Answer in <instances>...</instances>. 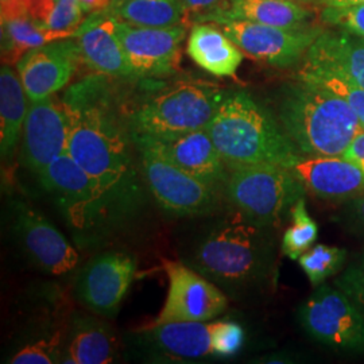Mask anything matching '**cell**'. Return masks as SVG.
<instances>
[{
	"label": "cell",
	"mask_w": 364,
	"mask_h": 364,
	"mask_svg": "<svg viewBox=\"0 0 364 364\" xmlns=\"http://www.w3.org/2000/svg\"><path fill=\"white\" fill-rule=\"evenodd\" d=\"M63 103L69 156L103 191L112 221L130 216L144 203V191L131 156V131L117 115L105 81H80L66 91Z\"/></svg>",
	"instance_id": "6da1fadb"
},
{
	"label": "cell",
	"mask_w": 364,
	"mask_h": 364,
	"mask_svg": "<svg viewBox=\"0 0 364 364\" xmlns=\"http://www.w3.org/2000/svg\"><path fill=\"white\" fill-rule=\"evenodd\" d=\"M267 230L235 210L196 240L186 264L235 296L255 291L273 273L275 254Z\"/></svg>",
	"instance_id": "7a4b0ae2"
},
{
	"label": "cell",
	"mask_w": 364,
	"mask_h": 364,
	"mask_svg": "<svg viewBox=\"0 0 364 364\" xmlns=\"http://www.w3.org/2000/svg\"><path fill=\"white\" fill-rule=\"evenodd\" d=\"M208 131L230 169L248 165L291 169L302 159L281 122L247 92H225Z\"/></svg>",
	"instance_id": "3957f363"
},
{
	"label": "cell",
	"mask_w": 364,
	"mask_h": 364,
	"mask_svg": "<svg viewBox=\"0 0 364 364\" xmlns=\"http://www.w3.org/2000/svg\"><path fill=\"white\" fill-rule=\"evenodd\" d=\"M278 117L301 154L309 156H343L364 129L343 99L301 78L284 88Z\"/></svg>",
	"instance_id": "277c9868"
},
{
	"label": "cell",
	"mask_w": 364,
	"mask_h": 364,
	"mask_svg": "<svg viewBox=\"0 0 364 364\" xmlns=\"http://www.w3.org/2000/svg\"><path fill=\"white\" fill-rule=\"evenodd\" d=\"M224 95L204 81H178L134 109L129 122L131 135L168 141L208 129Z\"/></svg>",
	"instance_id": "5b68a950"
},
{
	"label": "cell",
	"mask_w": 364,
	"mask_h": 364,
	"mask_svg": "<svg viewBox=\"0 0 364 364\" xmlns=\"http://www.w3.org/2000/svg\"><path fill=\"white\" fill-rule=\"evenodd\" d=\"M224 186L236 212L269 230L281 225L306 191L293 170L277 165L231 169Z\"/></svg>",
	"instance_id": "8992f818"
},
{
	"label": "cell",
	"mask_w": 364,
	"mask_h": 364,
	"mask_svg": "<svg viewBox=\"0 0 364 364\" xmlns=\"http://www.w3.org/2000/svg\"><path fill=\"white\" fill-rule=\"evenodd\" d=\"M38 178L75 232L88 236L114 223L103 191L68 151L57 156Z\"/></svg>",
	"instance_id": "52a82bcc"
},
{
	"label": "cell",
	"mask_w": 364,
	"mask_h": 364,
	"mask_svg": "<svg viewBox=\"0 0 364 364\" xmlns=\"http://www.w3.org/2000/svg\"><path fill=\"white\" fill-rule=\"evenodd\" d=\"M299 320L311 338L326 347L364 353V316L338 287H317L301 305Z\"/></svg>",
	"instance_id": "ba28073f"
},
{
	"label": "cell",
	"mask_w": 364,
	"mask_h": 364,
	"mask_svg": "<svg viewBox=\"0 0 364 364\" xmlns=\"http://www.w3.org/2000/svg\"><path fill=\"white\" fill-rule=\"evenodd\" d=\"M135 146L147 188L165 212L174 216H201L218 207L216 188L185 173L150 147Z\"/></svg>",
	"instance_id": "9c48e42d"
},
{
	"label": "cell",
	"mask_w": 364,
	"mask_h": 364,
	"mask_svg": "<svg viewBox=\"0 0 364 364\" xmlns=\"http://www.w3.org/2000/svg\"><path fill=\"white\" fill-rule=\"evenodd\" d=\"M215 23L242 52L275 68H289L304 60L314 41L323 33L318 27L284 28L232 19Z\"/></svg>",
	"instance_id": "30bf717a"
},
{
	"label": "cell",
	"mask_w": 364,
	"mask_h": 364,
	"mask_svg": "<svg viewBox=\"0 0 364 364\" xmlns=\"http://www.w3.org/2000/svg\"><path fill=\"white\" fill-rule=\"evenodd\" d=\"M169 279L168 297L154 321L147 326L178 321H201L220 316L228 306V299L220 287L208 278L180 262H165Z\"/></svg>",
	"instance_id": "8fae6325"
},
{
	"label": "cell",
	"mask_w": 364,
	"mask_h": 364,
	"mask_svg": "<svg viewBox=\"0 0 364 364\" xmlns=\"http://www.w3.org/2000/svg\"><path fill=\"white\" fill-rule=\"evenodd\" d=\"M186 27H141L117 19V34L134 76H164L176 70Z\"/></svg>",
	"instance_id": "7c38bea8"
},
{
	"label": "cell",
	"mask_w": 364,
	"mask_h": 364,
	"mask_svg": "<svg viewBox=\"0 0 364 364\" xmlns=\"http://www.w3.org/2000/svg\"><path fill=\"white\" fill-rule=\"evenodd\" d=\"M81 53L76 38L60 39L26 53L16 70L30 102L53 96L77 72Z\"/></svg>",
	"instance_id": "4fadbf2b"
},
{
	"label": "cell",
	"mask_w": 364,
	"mask_h": 364,
	"mask_svg": "<svg viewBox=\"0 0 364 364\" xmlns=\"http://www.w3.org/2000/svg\"><path fill=\"white\" fill-rule=\"evenodd\" d=\"M69 123L63 100L53 96L30 102L23 127L22 159L41 176L57 156L68 151Z\"/></svg>",
	"instance_id": "5bb4252c"
},
{
	"label": "cell",
	"mask_w": 364,
	"mask_h": 364,
	"mask_svg": "<svg viewBox=\"0 0 364 364\" xmlns=\"http://www.w3.org/2000/svg\"><path fill=\"white\" fill-rule=\"evenodd\" d=\"M136 273V262L126 252H105L82 269L77 279V296L100 314H115Z\"/></svg>",
	"instance_id": "9a60e30c"
},
{
	"label": "cell",
	"mask_w": 364,
	"mask_h": 364,
	"mask_svg": "<svg viewBox=\"0 0 364 364\" xmlns=\"http://www.w3.org/2000/svg\"><path fill=\"white\" fill-rule=\"evenodd\" d=\"M15 230L28 258L45 273L64 275L77 266V251L38 210L16 204Z\"/></svg>",
	"instance_id": "2e32d148"
},
{
	"label": "cell",
	"mask_w": 364,
	"mask_h": 364,
	"mask_svg": "<svg viewBox=\"0 0 364 364\" xmlns=\"http://www.w3.org/2000/svg\"><path fill=\"white\" fill-rule=\"evenodd\" d=\"M134 144H144L168 159L185 173L212 188L225 185L228 178L225 164L213 144L208 129L193 131L174 139H153L132 136Z\"/></svg>",
	"instance_id": "e0dca14e"
},
{
	"label": "cell",
	"mask_w": 364,
	"mask_h": 364,
	"mask_svg": "<svg viewBox=\"0 0 364 364\" xmlns=\"http://www.w3.org/2000/svg\"><path fill=\"white\" fill-rule=\"evenodd\" d=\"M81 61L99 76H134L117 34V19L108 13H95L78 27L76 36Z\"/></svg>",
	"instance_id": "ac0fdd59"
},
{
	"label": "cell",
	"mask_w": 364,
	"mask_h": 364,
	"mask_svg": "<svg viewBox=\"0 0 364 364\" xmlns=\"http://www.w3.org/2000/svg\"><path fill=\"white\" fill-rule=\"evenodd\" d=\"M291 170L321 200L344 203L364 192V169L343 156L302 158Z\"/></svg>",
	"instance_id": "d6986e66"
},
{
	"label": "cell",
	"mask_w": 364,
	"mask_h": 364,
	"mask_svg": "<svg viewBox=\"0 0 364 364\" xmlns=\"http://www.w3.org/2000/svg\"><path fill=\"white\" fill-rule=\"evenodd\" d=\"M141 340L146 344V348H150L165 359L197 360L213 355L210 324L201 321L144 326Z\"/></svg>",
	"instance_id": "ffe728a7"
},
{
	"label": "cell",
	"mask_w": 364,
	"mask_h": 364,
	"mask_svg": "<svg viewBox=\"0 0 364 364\" xmlns=\"http://www.w3.org/2000/svg\"><path fill=\"white\" fill-rule=\"evenodd\" d=\"M311 16V11L294 0H227L219 10L198 22L232 19L267 26L302 28L306 27Z\"/></svg>",
	"instance_id": "44dd1931"
},
{
	"label": "cell",
	"mask_w": 364,
	"mask_h": 364,
	"mask_svg": "<svg viewBox=\"0 0 364 364\" xmlns=\"http://www.w3.org/2000/svg\"><path fill=\"white\" fill-rule=\"evenodd\" d=\"M186 53L197 65L216 77H234L243 61V52L221 28L197 23L192 27Z\"/></svg>",
	"instance_id": "7402d4cb"
},
{
	"label": "cell",
	"mask_w": 364,
	"mask_h": 364,
	"mask_svg": "<svg viewBox=\"0 0 364 364\" xmlns=\"http://www.w3.org/2000/svg\"><path fill=\"white\" fill-rule=\"evenodd\" d=\"M332 68L364 88V38L346 30L323 31L304 57Z\"/></svg>",
	"instance_id": "603a6c76"
},
{
	"label": "cell",
	"mask_w": 364,
	"mask_h": 364,
	"mask_svg": "<svg viewBox=\"0 0 364 364\" xmlns=\"http://www.w3.org/2000/svg\"><path fill=\"white\" fill-rule=\"evenodd\" d=\"M117 353V338L108 326L96 318L84 317L72 326L61 363H112Z\"/></svg>",
	"instance_id": "cb8c5ba5"
},
{
	"label": "cell",
	"mask_w": 364,
	"mask_h": 364,
	"mask_svg": "<svg viewBox=\"0 0 364 364\" xmlns=\"http://www.w3.org/2000/svg\"><path fill=\"white\" fill-rule=\"evenodd\" d=\"M27 95L19 75L11 65L0 69V153L3 162L10 161L19 144L26 122Z\"/></svg>",
	"instance_id": "d4e9b609"
},
{
	"label": "cell",
	"mask_w": 364,
	"mask_h": 364,
	"mask_svg": "<svg viewBox=\"0 0 364 364\" xmlns=\"http://www.w3.org/2000/svg\"><path fill=\"white\" fill-rule=\"evenodd\" d=\"M77 33L49 30L31 16L1 22V63L16 65L26 53L60 39L76 38Z\"/></svg>",
	"instance_id": "484cf974"
},
{
	"label": "cell",
	"mask_w": 364,
	"mask_h": 364,
	"mask_svg": "<svg viewBox=\"0 0 364 364\" xmlns=\"http://www.w3.org/2000/svg\"><path fill=\"white\" fill-rule=\"evenodd\" d=\"M117 19L141 27H171L186 18L180 0H119L107 10Z\"/></svg>",
	"instance_id": "4316f807"
},
{
	"label": "cell",
	"mask_w": 364,
	"mask_h": 364,
	"mask_svg": "<svg viewBox=\"0 0 364 364\" xmlns=\"http://www.w3.org/2000/svg\"><path fill=\"white\" fill-rule=\"evenodd\" d=\"M299 78L312 81L333 92L351 107L364 127V88L338 70L305 58L302 60V66L299 70Z\"/></svg>",
	"instance_id": "83f0119b"
},
{
	"label": "cell",
	"mask_w": 364,
	"mask_h": 364,
	"mask_svg": "<svg viewBox=\"0 0 364 364\" xmlns=\"http://www.w3.org/2000/svg\"><path fill=\"white\" fill-rule=\"evenodd\" d=\"M291 224L287 227L281 250L290 259L299 260V257L312 247L318 236V227L308 213L305 198H299L290 210Z\"/></svg>",
	"instance_id": "f1b7e54d"
},
{
	"label": "cell",
	"mask_w": 364,
	"mask_h": 364,
	"mask_svg": "<svg viewBox=\"0 0 364 364\" xmlns=\"http://www.w3.org/2000/svg\"><path fill=\"white\" fill-rule=\"evenodd\" d=\"M346 260V248L317 245L304 252L299 258V263L313 287H320L329 277L340 272Z\"/></svg>",
	"instance_id": "f546056e"
},
{
	"label": "cell",
	"mask_w": 364,
	"mask_h": 364,
	"mask_svg": "<svg viewBox=\"0 0 364 364\" xmlns=\"http://www.w3.org/2000/svg\"><path fill=\"white\" fill-rule=\"evenodd\" d=\"M245 344V329L232 321L210 323V346L213 355L231 358Z\"/></svg>",
	"instance_id": "4dcf8cb0"
},
{
	"label": "cell",
	"mask_w": 364,
	"mask_h": 364,
	"mask_svg": "<svg viewBox=\"0 0 364 364\" xmlns=\"http://www.w3.org/2000/svg\"><path fill=\"white\" fill-rule=\"evenodd\" d=\"M340 289L364 316V252L358 255L335 281Z\"/></svg>",
	"instance_id": "1f68e13d"
},
{
	"label": "cell",
	"mask_w": 364,
	"mask_h": 364,
	"mask_svg": "<svg viewBox=\"0 0 364 364\" xmlns=\"http://www.w3.org/2000/svg\"><path fill=\"white\" fill-rule=\"evenodd\" d=\"M84 22V13L78 0H58L43 26L58 33H77Z\"/></svg>",
	"instance_id": "d6a6232c"
},
{
	"label": "cell",
	"mask_w": 364,
	"mask_h": 364,
	"mask_svg": "<svg viewBox=\"0 0 364 364\" xmlns=\"http://www.w3.org/2000/svg\"><path fill=\"white\" fill-rule=\"evenodd\" d=\"M323 21L364 38V4L350 7H324Z\"/></svg>",
	"instance_id": "836d02e7"
},
{
	"label": "cell",
	"mask_w": 364,
	"mask_h": 364,
	"mask_svg": "<svg viewBox=\"0 0 364 364\" xmlns=\"http://www.w3.org/2000/svg\"><path fill=\"white\" fill-rule=\"evenodd\" d=\"M63 352L58 350L57 338L39 340L27 344L11 358L13 364H52L61 362Z\"/></svg>",
	"instance_id": "e575fe53"
},
{
	"label": "cell",
	"mask_w": 364,
	"mask_h": 364,
	"mask_svg": "<svg viewBox=\"0 0 364 364\" xmlns=\"http://www.w3.org/2000/svg\"><path fill=\"white\" fill-rule=\"evenodd\" d=\"M336 219L347 231L364 242V192L344 201Z\"/></svg>",
	"instance_id": "d590c367"
},
{
	"label": "cell",
	"mask_w": 364,
	"mask_h": 364,
	"mask_svg": "<svg viewBox=\"0 0 364 364\" xmlns=\"http://www.w3.org/2000/svg\"><path fill=\"white\" fill-rule=\"evenodd\" d=\"M225 1L227 0H180L185 15L188 16L189 14H193L197 16V21L219 10Z\"/></svg>",
	"instance_id": "8d00e7d4"
},
{
	"label": "cell",
	"mask_w": 364,
	"mask_h": 364,
	"mask_svg": "<svg viewBox=\"0 0 364 364\" xmlns=\"http://www.w3.org/2000/svg\"><path fill=\"white\" fill-rule=\"evenodd\" d=\"M57 3L58 0H26L28 16L38 21L39 23H45Z\"/></svg>",
	"instance_id": "74e56055"
},
{
	"label": "cell",
	"mask_w": 364,
	"mask_h": 364,
	"mask_svg": "<svg viewBox=\"0 0 364 364\" xmlns=\"http://www.w3.org/2000/svg\"><path fill=\"white\" fill-rule=\"evenodd\" d=\"M21 16H28L26 0H0L1 22Z\"/></svg>",
	"instance_id": "f35d334b"
},
{
	"label": "cell",
	"mask_w": 364,
	"mask_h": 364,
	"mask_svg": "<svg viewBox=\"0 0 364 364\" xmlns=\"http://www.w3.org/2000/svg\"><path fill=\"white\" fill-rule=\"evenodd\" d=\"M341 156L364 169V129L352 139L351 144Z\"/></svg>",
	"instance_id": "ab89813d"
},
{
	"label": "cell",
	"mask_w": 364,
	"mask_h": 364,
	"mask_svg": "<svg viewBox=\"0 0 364 364\" xmlns=\"http://www.w3.org/2000/svg\"><path fill=\"white\" fill-rule=\"evenodd\" d=\"M78 1L84 15L107 11L112 4V0H78Z\"/></svg>",
	"instance_id": "60d3db41"
},
{
	"label": "cell",
	"mask_w": 364,
	"mask_h": 364,
	"mask_svg": "<svg viewBox=\"0 0 364 364\" xmlns=\"http://www.w3.org/2000/svg\"><path fill=\"white\" fill-rule=\"evenodd\" d=\"M324 7H350L364 4V0H318Z\"/></svg>",
	"instance_id": "b9f144b4"
},
{
	"label": "cell",
	"mask_w": 364,
	"mask_h": 364,
	"mask_svg": "<svg viewBox=\"0 0 364 364\" xmlns=\"http://www.w3.org/2000/svg\"><path fill=\"white\" fill-rule=\"evenodd\" d=\"M299 1H313V0H299Z\"/></svg>",
	"instance_id": "7bdbcfd3"
},
{
	"label": "cell",
	"mask_w": 364,
	"mask_h": 364,
	"mask_svg": "<svg viewBox=\"0 0 364 364\" xmlns=\"http://www.w3.org/2000/svg\"><path fill=\"white\" fill-rule=\"evenodd\" d=\"M115 1H119V0H112V3H115Z\"/></svg>",
	"instance_id": "ee69618b"
}]
</instances>
